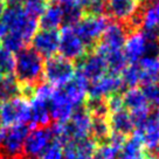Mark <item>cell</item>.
<instances>
[{
  "label": "cell",
  "mask_w": 159,
  "mask_h": 159,
  "mask_svg": "<svg viewBox=\"0 0 159 159\" xmlns=\"http://www.w3.org/2000/svg\"><path fill=\"white\" fill-rule=\"evenodd\" d=\"M45 61L34 49L25 47L15 53L14 56V77L20 85L36 87L43 79Z\"/></svg>",
  "instance_id": "1"
},
{
  "label": "cell",
  "mask_w": 159,
  "mask_h": 159,
  "mask_svg": "<svg viewBox=\"0 0 159 159\" xmlns=\"http://www.w3.org/2000/svg\"><path fill=\"white\" fill-rule=\"evenodd\" d=\"M0 20L1 25L5 27L6 33L18 35L27 45L39 30V19L28 14L22 6L11 5L6 8Z\"/></svg>",
  "instance_id": "2"
},
{
  "label": "cell",
  "mask_w": 159,
  "mask_h": 159,
  "mask_svg": "<svg viewBox=\"0 0 159 159\" xmlns=\"http://www.w3.org/2000/svg\"><path fill=\"white\" fill-rule=\"evenodd\" d=\"M30 130L27 124H15L0 128V158H24V145Z\"/></svg>",
  "instance_id": "3"
},
{
  "label": "cell",
  "mask_w": 159,
  "mask_h": 159,
  "mask_svg": "<svg viewBox=\"0 0 159 159\" xmlns=\"http://www.w3.org/2000/svg\"><path fill=\"white\" fill-rule=\"evenodd\" d=\"M53 94V88L48 83H40L35 87L34 95L28 101V122L35 128L48 126L52 120L50 117V97Z\"/></svg>",
  "instance_id": "4"
},
{
  "label": "cell",
  "mask_w": 159,
  "mask_h": 159,
  "mask_svg": "<svg viewBox=\"0 0 159 159\" xmlns=\"http://www.w3.org/2000/svg\"><path fill=\"white\" fill-rule=\"evenodd\" d=\"M123 53L130 65L137 63L146 55L159 56L158 41H150L142 30H134L126 36Z\"/></svg>",
  "instance_id": "5"
},
{
  "label": "cell",
  "mask_w": 159,
  "mask_h": 159,
  "mask_svg": "<svg viewBox=\"0 0 159 159\" xmlns=\"http://www.w3.org/2000/svg\"><path fill=\"white\" fill-rule=\"evenodd\" d=\"M108 25H109V21L102 14H88L85 16H82V19L73 27L76 34L79 35V38L82 40V42L88 49V48H93L96 45V42H98L101 40Z\"/></svg>",
  "instance_id": "6"
},
{
  "label": "cell",
  "mask_w": 159,
  "mask_h": 159,
  "mask_svg": "<svg viewBox=\"0 0 159 159\" xmlns=\"http://www.w3.org/2000/svg\"><path fill=\"white\" fill-rule=\"evenodd\" d=\"M55 142L56 140L50 125L30 130L24 145V158L39 159L43 157V154Z\"/></svg>",
  "instance_id": "7"
},
{
  "label": "cell",
  "mask_w": 159,
  "mask_h": 159,
  "mask_svg": "<svg viewBox=\"0 0 159 159\" xmlns=\"http://www.w3.org/2000/svg\"><path fill=\"white\" fill-rule=\"evenodd\" d=\"M75 66L73 62L55 55L47 59L43 66V79L46 83L49 85H55L56 88L67 84L74 79Z\"/></svg>",
  "instance_id": "8"
},
{
  "label": "cell",
  "mask_w": 159,
  "mask_h": 159,
  "mask_svg": "<svg viewBox=\"0 0 159 159\" xmlns=\"http://www.w3.org/2000/svg\"><path fill=\"white\" fill-rule=\"evenodd\" d=\"M30 102L21 96L7 99L0 103V119L5 126L15 124H27ZM28 125V124H27Z\"/></svg>",
  "instance_id": "9"
},
{
  "label": "cell",
  "mask_w": 159,
  "mask_h": 159,
  "mask_svg": "<svg viewBox=\"0 0 159 159\" xmlns=\"http://www.w3.org/2000/svg\"><path fill=\"white\" fill-rule=\"evenodd\" d=\"M57 53L70 62L79 61L87 54V47L76 34L73 26H65L61 30Z\"/></svg>",
  "instance_id": "10"
},
{
  "label": "cell",
  "mask_w": 159,
  "mask_h": 159,
  "mask_svg": "<svg viewBox=\"0 0 159 159\" xmlns=\"http://www.w3.org/2000/svg\"><path fill=\"white\" fill-rule=\"evenodd\" d=\"M108 68L105 61L95 52L85 54L82 59L79 60L77 68H75V76H77L89 85L104 76Z\"/></svg>",
  "instance_id": "11"
},
{
  "label": "cell",
  "mask_w": 159,
  "mask_h": 159,
  "mask_svg": "<svg viewBox=\"0 0 159 159\" xmlns=\"http://www.w3.org/2000/svg\"><path fill=\"white\" fill-rule=\"evenodd\" d=\"M126 36H128V27H125L123 24L119 22H111L108 25L99 40L96 53L102 56L107 53L123 50Z\"/></svg>",
  "instance_id": "12"
},
{
  "label": "cell",
  "mask_w": 159,
  "mask_h": 159,
  "mask_svg": "<svg viewBox=\"0 0 159 159\" xmlns=\"http://www.w3.org/2000/svg\"><path fill=\"white\" fill-rule=\"evenodd\" d=\"M139 26L143 34L150 41H158L159 30V0H150L138 13Z\"/></svg>",
  "instance_id": "13"
},
{
  "label": "cell",
  "mask_w": 159,
  "mask_h": 159,
  "mask_svg": "<svg viewBox=\"0 0 159 159\" xmlns=\"http://www.w3.org/2000/svg\"><path fill=\"white\" fill-rule=\"evenodd\" d=\"M139 4L134 0H107L105 1V10L111 18L119 24H128L134 26V21L137 18L139 11Z\"/></svg>",
  "instance_id": "14"
},
{
  "label": "cell",
  "mask_w": 159,
  "mask_h": 159,
  "mask_svg": "<svg viewBox=\"0 0 159 159\" xmlns=\"http://www.w3.org/2000/svg\"><path fill=\"white\" fill-rule=\"evenodd\" d=\"M59 40L60 33L57 30H39L30 40V48L34 49L41 57L49 59L57 53Z\"/></svg>",
  "instance_id": "15"
},
{
  "label": "cell",
  "mask_w": 159,
  "mask_h": 159,
  "mask_svg": "<svg viewBox=\"0 0 159 159\" xmlns=\"http://www.w3.org/2000/svg\"><path fill=\"white\" fill-rule=\"evenodd\" d=\"M123 88L124 85L118 75L109 74L88 85V95L93 98H108L115 94H119Z\"/></svg>",
  "instance_id": "16"
},
{
  "label": "cell",
  "mask_w": 159,
  "mask_h": 159,
  "mask_svg": "<svg viewBox=\"0 0 159 159\" xmlns=\"http://www.w3.org/2000/svg\"><path fill=\"white\" fill-rule=\"evenodd\" d=\"M63 159H94L97 144L91 138L70 140L62 145Z\"/></svg>",
  "instance_id": "17"
},
{
  "label": "cell",
  "mask_w": 159,
  "mask_h": 159,
  "mask_svg": "<svg viewBox=\"0 0 159 159\" xmlns=\"http://www.w3.org/2000/svg\"><path fill=\"white\" fill-rule=\"evenodd\" d=\"M108 123H109L110 130L112 134L122 136L124 138L131 137L136 131V126L132 120V117L125 108L109 114Z\"/></svg>",
  "instance_id": "18"
},
{
  "label": "cell",
  "mask_w": 159,
  "mask_h": 159,
  "mask_svg": "<svg viewBox=\"0 0 159 159\" xmlns=\"http://www.w3.org/2000/svg\"><path fill=\"white\" fill-rule=\"evenodd\" d=\"M134 134L140 138L145 150L156 151L159 146V122L156 116L151 115L145 123L136 129Z\"/></svg>",
  "instance_id": "19"
},
{
  "label": "cell",
  "mask_w": 159,
  "mask_h": 159,
  "mask_svg": "<svg viewBox=\"0 0 159 159\" xmlns=\"http://www.w3.org/2000/svg\"><path fill=\"white\" fill-rule=\"evenodd\" d=\"M148 152L144 145L137 134H132L131 137L125 139L124 144L122 145L117 159H146Z\"/></svg>",
  "instance_id": "20"
},
{
  "label": "cell",
  "mask_w": 159,
  "mask_h": 159,
  "mask_svg": "<svg viewBox=\"0 0 159 159\" xmlns=\"http://www.w3.org/2000/svg\"><path fill=\"white\" fill-rule=\"evenodd\" d=\"M124 137L111 132L108 142L97 145L94 154V159H117L122 145L125 142Z\"/></svg>",
  "instance_id": "21"
},
{
  "label": "cell",
  "mask_w": 159,
  "mask_h": 159,
  "mask_svg": "<svg viewBox=\"0 0 159 159\" xmlns=\"http://www.w3.org/2000/svg\"><path fill=\"white\" fill-rule=\"evenodd\" d=\"M61 25H63L62 8L57 4H49L39 18V27L41 30H56Z\"/></svg>",
  "instance_id": "22"
},
{
  "label": "cell",
  "mask_w": 159,
  "mask_h": 159,
  "mask_svg": "<svg viewBox=\"0 0 159 159\" xmlns=\"http://www.w3.org/2000/svg\"><path fill=\"white\" fill-rule=\"evenodd\" d=\"M142 74V83L148 84L152 83L159 79V56L146 55L137 62Z\"/></svg>",
  "instance_id": "23"
},
{
  "label": "cell",
  "mask_w": 159,
  "mask_h": 159,
  "mask_svg": "<svg viewBox=\"0 0 159 159\" xmlns=\"http://www.w3.org/2000/svg\"><path fill=\"white\" fill-rule=\"evenodd\" d=\"M90 136L97 145L108 142V139L111 136L108 118H91Z\"/></svg>",
  "instance_id": "24"
},
{
  "label": "cell",
  "mask_w": 159,
  "mask_h": 159,
  "mask_svg": "<svg viewBox=\"0 0 159 159\" xmlns=\"http://www.w3.org/2000/svg\"><path fill=\"white\" fill-rule=\"evenodd\" d=\"M84 108L89 112L91 118H108L109 109L104 98H89L85 101Z\"/></svg>",
  "instance_id": "25"
},
{
  "label": "cell",
  "mask_w": 159,
  "mask_h": 159,
  "mask_svg": "<svg viewBox=\"0 0 159 159\" xmlns=\"http://www.w3.org/2000/svg\"><path fill=\"white\" fill-rule=\"evenodd\" d=\"M120 74H122L120 80L123 82V85L128 87L129 89L136 88L137 85L142 83V74H140V70L137 63L128 65Z\"/></svg>",
  "instance_id": "26"
},
{
  "label": "cell",
  "mask_w": 159,
  "mask_h": 159,
  "mask_svg": "<svg viewBox=\"0 0 159 159\" xmlns=\"http://www.w3.org/2000/svg\"><path fill=\"white\" fill-rule=\"evenodd\" d=\"M63 14V24L66 26H74L83 16V8L79 5L61 6Z\"/></svg>",
  "instance_id": "27"
},
{
  "label": "cell",
  "mask_w": 159,
  "mask_h": 159,
  "mask_svg": "<svg viewBox=\"0 0 159 159\" xmlns=\"http://www.w3.org/2000/svg\"><path fill=\"white\" fill-rule=\"evenodd\" d=\"M14 69V55L5 48L0 47V75H12Z\"/></svg>",
  "instance_id": "28"
},
{
  "label": "cell",
  "mask_w": 159,
  "mask_h": 159,
  "mask_svg": "<svg viewBox=\"0 0 159 159\" xmlns=\"http://www.w3.org/2000/svg\"><path fill=\"white\" fill-rule=\"evenodd\" d=\"M48 5H49V0H30L22 7L25 8L28 14L39 19Z\"/></svg>",
  "instance_id": "29"
},
{
  "label": "cell",
  "mask_w": 159,
  "mask_h": 159,
  "mask_svg": "<svg viewBox=\"0 0 159 159\" xmlns=\"http://www.w3.org/2000/svg\"><path fill=\"white\" fill-rule=\"evenodd\" d=\"M143 94L146 97L149 103L156 104L157 107L159 105V79L154 81L152 83L143 84Z\"/></svg>",
  "instance_id": "30"
},
{
  "label": "cell",
  "mask_w": 159,
  "mask_h": 159,
  "mask_svg": "<svg viewBox=\"0 0 159 159\" xmlns=\"http://www.w3.org/2000/svg\"><path fill=\"white\" fill-rule=\"evenodd\" d=\"M105 101H107V105H108V109H109V114L115 112V111H118V110L124 108L122 95L115 94V95H112V96L108 97Z\"/></svg>",
  "instance_id": "31"
},
{
  "label": "cell",
  "mask_w": 159,
  "mask_h": 159,
  "mask_svg": "<svg viewBox=\"0 0 159 159\" xmlns=\"http://www.w3.org/2000/svg\"><path fill=\"white\" fill-rule=\"evenodd\" d=\"M54 2L60 6L79 5V4H77V0H54Z\"/></svg>",
  "instance_id": "32"
},
{
  "label": "cell",
  "mask_w": 159,
  "mask_h": 159,
  "mask_svg": "<svg viewBox=\"0 0 159 159\" xmlns=\"http://www.w3.org/2000/svg\"><path fill=\"white\" fill-rule=\"evenodd\" d=\"M10 2L11 5H14V6H24L26 2H28L30 0H7Z\"/></svg>",
  "instance_id": "33"
},
{
  "label": "cell",
  "mask_w": 159,
  "mask_h": 159,
  "mask_svg": "<svg viewBox=\"0 0 159 159\" xmlns=\"http://www.w3.org/2000/svg\"><path fill=\"white\" fill-rule=\"evenodd\" d=\"M6 8H7V2H6V0H0V19L2 18V15L5 13Z\"/></svg>",
  "instance_id": "34"
},
{
  "label": "cell",
  "mask_w": 159,
  "mask_h": 159,
  "mask_svg": "<svg viewBox=\"0 0 159 159\" xmlns=\"http://www.w3.org/2000/svg\"><path fill=\"white\" fill-rule=\"evenodd\" d=\"M6 34V30L5 27L1 25V22H0V45H1V40L4 38V35Z\"/></svg>",
  "instance_id": "35"
},
{
  "label": "cell",
  "mask_w": 159,
  "mask_h": 159,
  "mask_svg": "<svg viewBox=\"0 0 159 159\" xmlns=\"http://www.w3.org/2000/svg\"><path fill=\"white\" fill-rule=\"evenodd\" d=\"M2 79H4V76L0 75V96H1V84H2Z\"/></svg>",
  "instance_id": "36"
},
{
  "label": "cell",
  "mask_w": 159,
  "mask_h": 159,
  "mask_svg": "<svg viewBox=\"0 0 159 159\" xmlns=\"http://www.w3.org/2000/svg\"><path fill=\"white\" fill-rule=\"evenodd\" d=\"M154 116H156L157 120L159 122V105H158V108H157V112H156V115H154Z\"/></svg>",
  "instance_id": "37"
},
{
  "label": "cell",
  "mask_w": 159,
  "mask_h": 159,
  "mask_svg": "<svg viewBox=\"0 0 159 159\" xmlns=\"http://www.w3.org/2000/svg\"><path fill=\"white\" fill-rule=\"evenodd\" d=\"M154 152H156V157H158V158H159V146L157 148V150H156Z\"/></svg>",
  "instance_id": "38"
},
{
  "label": "cell",
  "mask_w": 159,
  "mask_h": 159,
  "mask_svg": "<svg viewBox=\"0 0 159 159\" xmlns=\"http://www.w3.org/2000/svg\"><path fill=\"white\" fill-rule=\"evenodd\" d=\"M134 1H136V2H138V4H140V2H143L144 0H134Z\"/></svg>",
  "instance_id": "39"
},
{
  "label": "cell",
  "mask_w": 159,
  "mask_h": 159,
  "mask_svg": "<svg viewBox=\"0 0 159 159\" xmlns=\"http://www.w3.org/2000/svg\"><path fill=\"white\" fill-rule=\"evenodd\" d=\"M0 125H1V119H0Z\"/></svg>",
  "instance_id": "40"
},
{
  "label": "cell",
  "mask_w": 159,
  "mask_h": 159,
  "mask_svg": "<svg viewBox=\"0 0 159 159\" xmlns=\"http://www.w3.org/2000/svg\"><path fill=\"white\" fill-rule=\"evenodd\" d=\"M158 33H159V30H158Z\"/></svg>",
  "instance_id": "41"
},
{
  "label": "cell",
  "mask_w": 159,
  "mask_h": 159,
  "mask_svg": "<svg viewBox=\"0 0 159 159\" xmlns=\"http://www.w3.org/2000/svg\"><path fill=\"white\" fill-rule=\"evenodd\" d=\"M157 158H158V157H157ZM158 159H159V158H158Z\"/></svg>",
  "instance_id": "42"
}]
</instances>
